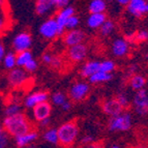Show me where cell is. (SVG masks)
<instances>
[{
	"label": "cell",
	"instance_id": "cell-49",
	"mask_svg": "<svg viewBox=\"0 0 148 148\" xmlns=\"http://www.w3.org/2000/svg\"><path fill=\"white\" fill-rule=\"evenodd\" d=\"M146 12L148 14V1H147V5H146Z\"/></svg>",
	"mask_w": 148,
	"mask_h": 148
},
{
	"label": "cell",
	"instance_id": "cell-23",
	"mask_svg": "<svg viewBox=\"0 0 148 148\" xmlns=\"http://www.w3.org/2000/svg\"><path fill=\"white\" fill-rule=\"evenodd\" d=\"M107 10V2L104 0H92L88 4L89 14H105Z\"/></svg>",
	"mask_w": 148,
	"mask_h": 148
},
{
	"label": "cell",
	"instance_id": "cell-48",
	"mask_svg": "<svg viewBox=\"0 0 148 148\" xmlns=\"http://www.w3.org/2000/svg\"><path fill=\"white\" fill-rule=\"evenodd\" d=\"M110 148H120V146H118V145H112Z\"/></svg>",
	"mask_w": 148,
	"mask_h": 148
},
{
	"label": "cell",
	"instance_id": "cell-6",
	"mask_svg": "<svg viewBox=\"0 0 148 148\" xmlns=\"http://www.w3.org/2000/svg\"><path fill=\"white\" fill-rule=\"evenodd\" d=\"M12 25L10 8L8 1L0 0V37L10 29Z\"/></svg>",
	"mask_w": 148,
	"mask_h": 148
},
{
	"label": "cell",
	"instance_id": "cell-47",
	"mask_svg": "<svg viewBox=\"0 0 148 148\" xmlns=\"http://www.w3.org/2000/svg\"><path fill=\"white\" fill-rule=\"evenodd\" d=\"M3 133H4V131H3L2 124H0V136H1V135H2Z\"/></svg>",
	"mask_w": 148,
	"mask_h": 148
},
{
	"label": "cell",
	"instance_id": "cell-14",
	"mask_svg": "<svg viewBox=\"0 0 148 148\" xmlns=\"http://www.w3.org/2000/svg\"><path fill=\"white\" fill-rule=\"evenodd\" d=\"M49 99V93L46 91H35L32 93L28 94L23 101V105L25 108L27 109H33L35 106L48 101Z\"/></svg>",
	"mask_w": 148,
	"mask_h": 148
},
{
	"label": "cell",
	"instance_id": "cell-41",
	"mask_svg": "<svg viewBox=\"0 0 148 148\" xmlns=\"http://www.w3.org/2000/svg\"><path fill=\"white\" fill-rule=\"evenodd\" d=\"M137 69H138V67H137L136 64H133V65H131V66L128 67V69H127V72H126V76L128 77V79H130V78H131L132 76L136 75Z\"/></svg>",
	"mask_w": 148,
	"mask_h": 148
},
{
	"label": "cell",
	"instance_id": "cell-19",
	"mask_svg": "<svg viewBox=\"0 0 148 148\" xmlns=\"http://www.w3.org/2000/svg\"><path fill=\"white\" fill-rule=\"evenodd\" d=\"M99 63H101V61H97V60H89V61H86L82 65L81 69H80V76L82 78L89 79L92 75L99 72Z\"/></svg>",
	"mask_w": 148,
	"mask_h": 148
},
{
	"label": "cell",
	"instance_id": "cell-13",
	"mask_svg": "<svg viewBox=\"0 0 148 148\" xmlns=\"http://www.w3.org/2000/svg\"><path fill=\"white\" fill-rule=\"evenodd\" d=\"M111 52L115 57L123 58L130 53V44L123 37H117L111 44Z\"/></svg>",
	"mask_w": 148,
	"mask_h": 148
},
{
	"label": "cell",
	"instance_id": "cell-30",
	"mask_svg": "<svg viewBox=\"0 0 148 148\" xmlns=\"http://www.w3.org/2000/svg\"><path fill=\"white\" fill-rule=\"evenodd\" d=\"M115 69H116V64L111 59L103 60L99 63V72L107 73V74H112L115 71Z\"/></svg>",
	"mask_w": 148,
	"mask_h": 148
},
{
	"label": "cell",
	"instance_id": "cell-35",
	"mask_svg": "<svg viewBox=\"0 0 148 148\" xmlns=\"http://www.w3.org/2000/svg\"><path fill=\"white\" fill-rule=\"evenodd\" d=\"M37 66H38V63H37L36 60L33 58V59L30 60V61L25 65L24 69H25V72H27V73H33L37 69Z\"/></svg>",
	"mask_w": 148,
	"mask_h": 148
},
{
	"label": "cell",
	"instance_id": "cell-40",
	"mask_svg": "<svg viewBox=\"0 0 148 148\" xmlns=\"http://www.w3.org/2000/svg\"><path fill=\"white\" fill-rule=\"evenodd\" d=\"M61 59H60L59 57H57V56H54L53 57V60H52V63L50 64L51 66L53 67V69H59L60 66H61Z\"/></svg>",
	"mask_w": 148,
	"mask_h": 148
},
{
	"label": "cell",
	"instance_id": "cell-7",
	"mask_svg": "<svg viewBox=\"0 0 148 148\" xmlns=\"http://www.w3.org/2000/svg\"><path fill=\"white\" fill-rule=\"evenodd\" d=\"M32 45V37L31 34L27 31H22L18 33L14 40H12V50L16 54L25 52V51H29L30 47Z\"/></svg>",
	"mask_w": 148,
	"mask_h": 148
},
{
	"label": "cell",
	"instance_id": "cell-43",
	"mask_svg": "<svg viewBox=\"0 0 148 148\" xmlns=\"http://www.w3.org/2000/svg\"><path fill=\"white\" fill-rule=\"evenodd\" d=\"M61 109L63 110V111H69V110L72 109V101L67 99V101L61 106Z\"/></svg>",
	"mask_w": 148,
	"mask_h": 148
},
{
	"label": "cell",
	"instance_id": "cell-12",
	"mask_svg": "<svg viewBox=\"0 0 148 148\" xmlns=\"http://www.w3.org/2000/svg\"><path fill=\"white\" fill-rule=\"evenodd\" d=\"M87 55H88V46L84 42L69 48V50H67L69 59L75 63L84 61L86 59Z\"/></svg>",
	"mask_w": 148,
	"mask_h": 148
},
{
	"label": "cell",
	"instance_id": "cell-34",
	"mask_svg": "<svg viewBox=\"0 0 148 148\" xmlns=\"http://www.w3.org/2000/svg\"><path fill=\"white\" fill-rule=\"evenodd\" d=\"M134 40L137 42H145L148 40V31L146 30H140L135 34Z\"/></svg>",
	"mask_w": 148,
	"mask_h": 148
},
{
	"label": "cell",
	"instance_id": "cell-21",
	"mask_svg": "<svg viewBox=\"0 0 148 148\" xmlns=\"http://www.w3.org/2000/svg\"><path fill=\"white\" fill-rule=\"evenodd\" d=\"M106 21V14H90L87 18L86 24L90 29H99Z\"/></svg>",
	"mask_w": 148,
	"mask_h": 148
},
{
	"label": "cell",
	"instance_id": "cell-18",
	"mask_svg": "<svg viewBox=\"0 0 148 148\" xmlns=\"http://www.w3.org/2000/svg\"><path fill=\"white\" fill-rule=\"evenodd\" d=\"M37 139H38V133L35 130H32V131L24 134L22 136L15 138V142L16 145L19 148H26L32 145V143H34Z\"/></svg>",
	"mask_w": 148,
	"mask_h": 148
},
{
	"label": "cell",
	"instance_id": "cell-31",
	"mask_svg": "<svg viewBox=\"0 0 148 148\" xmlns=\"http://www.w3.org/2000/svg\"><path fill=\"white\" fill-rule=\"evenodd\" d=\"M67 99H69V97L65 95V93H63V92H61V91H56L51 95L52 104H54L55 106L61 107Z\"/></svg>",
	"mask_w": 148,
	"mask_h": 148
},
{
	"label": "cell",
	"instance_id": "cell-28",
	"mask_svg": "<svg viewBox=\"0 0 148 148\" xmlns=\"http://www.w3.org/2000/svg\"><path fill=\"white\" fill-rule=\"evenodd\" d=\"M32 59H33V56H32V53L30 51L19 53V54H17V67L24 69L25 65Z\"/></svg>",
	"mask_w": 148,
	"mask_h": 148
},
{
	"label": "cell",
	"instance_id": "cell-22",
	"mask_svg": "<svg viewBox=\"0 0 148 148\" xmlns=\"http://www.w3.org/2000/svg\"><path fill=\"white\" fill-rule=\"evenodd\" d=\"M128 84L131 86V88L135 91H139L141 89H144V86L146 85V79L145 77L142 76L140 74H136L132 76L128 79Z\"/></svg>",
	"mask_w": 148,
	"mask_h": 148
},
{
	"label": "cell",
	"instance_id": "cell-44",
	"mask_svg": "<svg viewBox=\"0 0 148 148\" xmlns=\"http://www.w3.org/2000/svg\"><path fill=\"white\" fill-rule=\"evenodd\" d=\"M87 148H103V143L101 142H93L87 146Z\"/></svg>",
	"mask_w": 148,
	"mask_h": 148
},
{
	"label": "cell",
	"instance_id": "cell-9",
	"mask_svg": "<svg viewBox=\"0 0 148 148\" xmlns=\"http://www.w3.org/2000/svg\"><path fill=\"white\" fill-rule=\"evenodd\" d=\"M38 32L45 40H52L59 36V29L55 18H49L44 21L38 28Z\"/></svg>",
	"mask_w": 148,
	"mask_h": 148
},
{
	"label": "cell",
	"instance_id": "cell-4",
	"mask_svg": "<svg viewBox=\"0 0 148 148\" xmlns=\"http://www.w3.org/2000/svg\"><path fill=\"white\" fill-rule=\"evenodd\" d=\"M90 93V85L84 81L73 83L69 89V99L74 103H81L88 97Z\"/></svg>",
	"mask_w": 148,
	"mask_h": 148
},
{
	"label": "cell",
	"instance_id": "cell-24",
	"mask_svg": "<svg viewBox=\"0 0 148 148\" xmlns=\"http://www.w3.org/2000/svg\"><path fill=\"white\" fill-rule=\"evenodd\" d=\"M112 78H113V75L112 74H107V73L103 72H97L94 75H92L90 78L88 79L89 83L90 84H101V83H107V82L111 81Z\"/></svg>",
	"mask_w": 148,
	"mask_h": 148
},
{
	"label": "cell",
	"instance_id": "cell-29",
	"mask_svg": "<svg viewBox=\"0 0 148 148\" xmlns=\"http://www.w3.org/2000/svg\"><path fill=\"white\" fill-rule=\"evenodd\" d=\"M114 29H115V23H114V21L107 19L106 22L101 25V28H99V33L103 36H109V35H111L114 32Z\"/></svg>",
	"mask_w": 148,
	"mask_h": 148
},
{
	"label": "cell",
	"instance_id": "cell-16",
	"mask_svg": "<svg viewBox=\"0 0 148 148\" xmlns=\"http://www.w3.org/2000/svg\"><path fill=\"white\" fill-rule=\"evenodd\" d=\"M146 5H147V1L145 0H130L126 10L133 17L141 19L145 16V14H147Z\"/></svg>",
	"mask_w": 148,
	"mask_h": 148
},
{
	"label": "cell",
	"instance_id": "cell-33",
	"mask_svg": "<svg viewBox=\"0 0 148 148\" xmlns=\"http://www.w3.org/2000/svg\"><path fill=\"white\" fill-rule=\"evenodd\" d=\"M80 24V18L78 16L74 15L71 18H69V20L66 22V30H74V29H78V26Z\"/></svg>",
	"mask_w": 148,
	"mask_h": 148
},
{
	"label": "cell",
	"instance_id": "cell-15",
	"mask_svg": "<svg viewBox=\"0 0 148 148\" xmlns=\"http://www.w3.org/2000/svg\"><path fill=\"white\" fill-rule=\"evenodd\" d=\"M101 110L106 115L111 117L117 116L120 113H122L123 111V108L119 105V103L116 101L115 97H112V99H107L105 101H103L101 103Z\"/></svg>",
	"mask_w": 148,
	"mask_h": 148
},
{
	"label": "cell",
	"instance_id": "cell-32",
	"mask_svg": "<svg viewBox=\"0 0 148 148\" xmlns=\"http://www.w3.org/2000/svg\"><path fill=\"white\" fill-rule=\"evenodd\" d=\"M115 99L119 103V105L123 108V110H126L130 107L131 101H130V97H128V95L125 92H118L116 94V96H115Z\"/></svg>",
	"mask_w": 148,
	"mask_h": 148
},
{
	"label": "cell",
	"instance_id": "cell-10",
	"mask_svg": "<svg viewBox=\"0 0 148 148\" xmlns=\"http://www.w3.org/2000/svg\"><path fill=\"white\" fill-rule=\"evenodd\" d=\"M85 37H86L85 33L80 29L66 30L62 34V42L66 47L71 48L77 45L83 44Z\"/></svg>",
	"mask_w": 148,
	"mask_h": 148
},
{
	"label": "cell",
	"instance_id": "cell-8",
	"mask_svg": "<svg viewBox=\"0 0 148 148\" xmlns=\"http://www.w3.org/2000/svg\"><path fill=\"white\" fill-rule=\"evenodd\" d=\"M29 81L28 73L25 72L24 69L16 67L8 72V85L12 88H20L26 85V83Z\"/></svg>",
	"mask_w": 148,
	"mask_h": 148
},
{
	"label": "cell",
	"instance_id": "cell-1",
	"mask_svg": "<svg viewBox=\"0 0 148 148\" xmlns=\"http://www.w3.org/2000/svg\"><path fill=\"white\" fill-rule=\"evenodd\" d=\"M2 127L5 133L14 138L20 137L33 130L32 123L28 117L23 113L4 117L2 121Z\"/></svg>",
	"mask_w": 148,
	"mask_h": 148
},
{
	"label": "cell",
	"instance_id": "cell-27",
	"mask_svg": "<svg viewBox=\"0 0 148 148\" xmlns=\"http://www.w3.org/2000/svg\"><path fill=\"white\" fill-rule=\"evenodd\" d=\"M42 139H44L47 143L56 145L58 144V132L57 128H47L46 132L42 135Z\"/></svg>",
	"mask_w": 148,
	"mask_h": 148
},
{
	"label": "cell",
	"instance_id": "cell-25",
	"mask_svg": "<svg viewBox=\"0 0 148 148\" xmlns=\"http://www.w3.org/2000/svg\"><path fill=\"white\" fill-rule=\"evenodd\" d=\"M3 66L8 71L16 69L17 67V54L14 51H10L8 53H6L3 58Z\"/></svg>",
	"mask_w": 148,
	"mask_h": 148
},
{
	"label": "cell",
	"instance_id": "cell-50",
	"mask_svg": "<svg viewBox=\"0 0 148 148\" xmlns=\"http://www.w3.org/2000/svg\"><path fill=\"white\" fill-rule=\"evenodd\" d=\"M146 57H147V59H148V54H147V55H146Z\"/></svg>",
	"mask_w": 148,
	"mask_h": 148
},
{
	"label": "cell",
	"instance_id": "cell-46",
	"mask_svg": "<svg viewBox=\"0 0 148 148\" xmlns=\"http://www.w3.org/2000/svg\"><path fill=\"white\" fill-rule=\"evenodd\" d=\"M128 2H130V0H118V1H117V4L121 5V6H125L126 8Z\"/></svg>",
	"mask_w": 148,
	"mask_h": 148
},
{
	"label": "cell",
	"instance_id": "cell-11",
	"mask_svg": "<svg viewBox=\"0 0 148 148\" xmlns=\"http://www.w3.org/2000/svg\"><path fill=\"white\" fill-rule=\"evenodd\" d=\"M76 15L75 14V8L73 5H69L65 8H62V10H58L56 12V16H55V20L58 25V29H59V36L63 34L64 32L66 31L65 27H66V22L69 20V18H71L72 16Z\"/></svg>",
	"mask_w": 148,
	"mask_h": 148
},
{
	"label": "cell",
	"instance_id": "cell-5",
	"mask_svg": "<svg viewBox=\"0 0 148 148\" xmlns=\"http://www.w3.org/2000/svg\"><path fill=\"white\" fill-rule=\"evenodd\" d=\"M134 111L139 116H145L148 114V91L146 89H141L135 93L132 101Z\"/></svg>",
	"mask_w": 148,
	"mask_h": 148
},
{
	"label": "cell",
	"instance_id": "cell-39",
	"mask_svg": "<svg viewBox=\"0 0 148 148\" xmlns=\"http://www.w3.org/2000/svg\"><path fill=\"white\" fill-rule=\"evenodd\" d=\"M93 136H91V135H85L83 138H82L81 140V144H83V145H90L91 143H93Z\"/></svg>",
	"mask_w": 148,
	"mask_h": 148
},
{
	"label": "cell",
	"instance_id": "cell-36",
	"mask_svg": "<svg viewBox=\"0 0 148 148\" xmlns=\"http://www.w3.org/2000/svg\"><path fill=\"white\" fill-rule=\"evenodd\" d=\"M53 4H54L55 10H62V8H65L66 6H69V0H53Z\"/></svg>",
	"mask_w": 148,
	"mask_h": 148
},
{
	"label": "cell",
	"instance_id": "cell-26",
	"mask_svg": "<svg viewBox=\"0 0 148 148\" xmlns=\"http://www.w3.org/2000/svg\"><path fill=\"white\" fill-rule=\"evenodd\" d=\"M21 111H22V106H21L20 103H18L17 101H10V103H8V104L5 106L4 115H5V117L14 116V115L22 113Z\"/></svg>",
	"mask_w": 148,
	"mask_h": 148
},
{
	"label": "cell",
	"instance_id": "cell-38",
	"mask_svg": "<svg viewBox=\"0 0 148 148\" xmlns=\"http://www.w3.org/2000/svg\"><path fill=\"white\" fill-rule=\"evenodd\" d=\"M53 55L51 54L50 52H46V53H44L42 54V61L44 62L45 64H51L52 63V60H53Z\"/></svg>",
	"mask_w": 148,
	"mask_h": 148
},
{
	"label": "cell",
	"instance_id": "cell-17",
	"mask_svg": "<svg viewBox=\"0 0 148 148\" xmlns=\"http://www.w3.org/2000/svg\"><path fill=\"white\" fill-rule=\"evenodd\" d=\"M33 112V117L37 122L45 120V119L50 118V115L52 113V106L49 101H45L42 104L37 105L32 109Z\"/></svg>",
	"mask_w": 148,
	"mask_h": 148
},
{
	"label": "cell",
	"instance_id": "cell-45",
	"mask_svg": "<svg viewBox=\"0 0 148 148\" xmlns=\"http://www.w3.org/2000/svg\"><path fill=\"white\" fill-rule=\"evenodd\" d=\"M38 123H40V127H48V126H49V124H50V118L45 119V120L40 121V122H38Z\"/></svg>",
	"mask_w": 148,
	"mask_h": 148
},
{
	"label": "cell",
	"instance_id": "cell-37",
	"mask_svg": "<svg viewBox=\"0 0 148 148\" xmlns=\"http://www.w3.org/2000/svg\"><path fill=\"white\" fill-rule=\"evenodd\" d=\"M10 143V139H8V134L3 133L1 136H0V148H6Z\"/></svg>",
	"mask_w": 148,
	"mask_h": 148
},
{
	"label": "cell",
	"instance_id": "cell-20",
	"mask_svg": "<svg viewBox=\"0 0 148 148\" xmlns=\"http://www.w3.org/2000/svg\"><path fill=\"white\" fill-rule=\"evenodd\" d=\"M55 10L53 0H37L34 5V10L38 16H47Z\"/></svg>",
	"mask_w": 148,
	"mask_h": 148
},
{
	"label": "cell",
	"instance_id": "cell-2",
	"mask_svg": "<svg viewBox=\"0 0 148 148\" xmlns=\"http://www.w3.org/2000/svg\"><path fill=\"white\" fill-rule=\"evenodd\" d=\"M58 144L63 148H69L75 144L79 136V126L77 121L69 120L57 128Z\"/></svg>",
	"mask_w": 148,
	"mask_h": 148
},
{
	"label": "cell",
	"instance_id": "cell-42",
	"mask_svg": "<svg viewBox=\"0 0 148 148\" xmlns=\"http://www.w3.org/2000/svg\"><path fill=\"white\" fill-rule=\"evenodd\" d=\"M5 54H6V52H5V47L4 45H3V42L0 40V63L3 61V58H4Z\"/></svg>",
	"mask_w": 148,
	"mask_h": 148
},
{
	"label": "cell",
	"instance_id": "cell-3",
	"mask_svg": "<svg viewBox=\"0 0 148 148\" xmlns=\"http://www.w3.org/2000/svg\"><path fill=\"white\" fill-rule=\"evenodd\" d=\"M132 127V114L125 110L117 116L109 119L108 128L112 133L117 132H126Z\"/></svg>",
	"mask_w": 148,
	"mask_h": 148
}]
</instances>
